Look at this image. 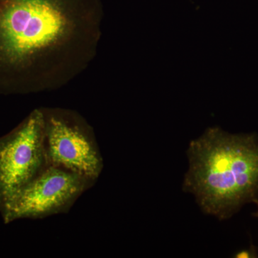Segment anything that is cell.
<instances>
[{
  "label": "cell",
  "instance_id": "1",
  "mask_svg": "<svg viewBox=\"0 0 258 258\" xmlns=\"http://www.w3.org/2000/svg\"><path fill=\"white\" fill-rule=\"evenodd\" d=\"M185 191L193 193L205 213L229 218L258 198V138L209 128L190 143Z\"/></svg>",
  "mask_w": 258,
  "mask_h": 258
},
{
  "label": "cell",
  "instance_id": "2",
  "mask_svg": "<svg viewBox=\"0 0 258 258\" xmlns=\"http://www.w3.org/2000/svg\"><path fill=\"white\" fill-rule=\"evenodd\" d=\"M68 21L50 0H3L0 3V55L21 62L55 45Z\"/></svg>",
  "mask_w": 258,
  "mask_h": 258
},
{
  "label": "cell",
  "instance_id": "3",
  "mask_svg": "<svg viewBox=\"0 0 258 258\" xmlns=\"http://www.w3.org/2000/svg\"><path fill=\"white\" fill-rule=\"evenodd\" d=\"M45 118L35 111L0 138V212L25 186L47 169Z\"/></svg>",
  "mask_w": 258,
  "mask_h": 258
},
{
  "label": "cell",
  "instance_id": "4",
  "mask_svg": "<svg viewBox=\"0 0 258 258\" xmlns=\"http://www.w3.org/2000/svg\"><path fill=\"white\" fill-rule=\"evenodd\" d=\"M93 183L74 171L50 165L20 190L0 213L5 224L62 213Z\"/></svg>",
  "mask_w": 258,
  "mask_h": 258
},
{
  "label": "cell",
  "instance_id": "5",
  "mask_svg": "<svg viewBox=\"0 0 258 258\" xmlns=\"http://www.w3.org/2000/svg\"><path fill=\"white\" fill-rule=\"evenodd\" d=\"M45 118V145L50 165L74 171L96 181L103 168L99 148L92 134L61 117Z\"/></svg>",
  "mask_w": 258,
  "mask_h": 258
},
{
  "label": "cell",
  "instance_id": "6",
  "mask_svg": "<svg viewBox=\"0 0 258 258\" xmlns=\"http://www.w3.org/2000/svg\"><path fill=\"white\" fill-rule=\"evenodd\" d=\"M257 253H256V249H254L253 247H251V248L248 249H243L240 252H237L235 254V257L237 258H250L257 257Z\"/></svg>",
  "mask_w": 258,
  "mask_h": 258
},
{
  "label": "cell",
  "instance_id": "7",
  "mask_svg": "<svg viewBox=\"0 0 258 258\" xmlns=\"http://www.w3.org/2000/svg\"><path fill=\"white\" fill-rule=\"evenodd\" d=\"M254 203L257 204V209H258V200H256V201L254 202ZM253 215H254V217H258V210H257V212H256V213H254Z\"/></svg>",
  "mask_w": 258,
  "mask_h": 258
}]
</instances>
